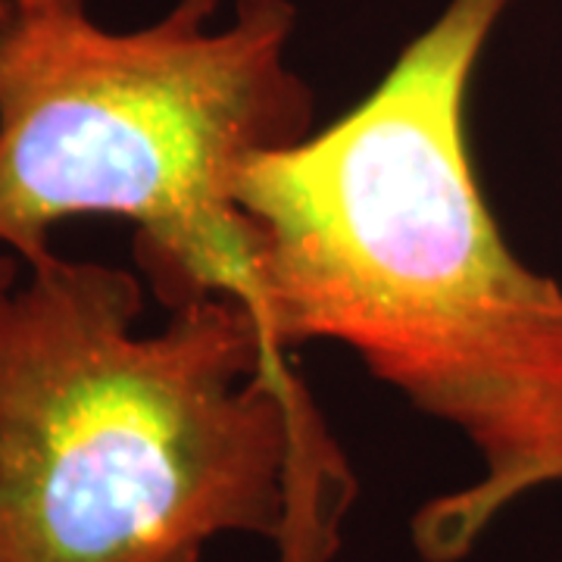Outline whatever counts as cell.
I'll list each match as a JSON object with an SVG mask.
<instances>
[{"label": "cell", "mask_w": 562, "mask_h": 562, "mask_svg": "<svg viewBox=\"0 0 562 562\" xmlns=\"http://www.w3.org/2000/svg\"><path fill=\"white\" fill-rule=\"evenodd\" d=\"M294 32L288 0H235L228 16L225 0H176L140 29L103 25L91 0H13L0 38V250L32 266L63 222L125 220L169 313L228 297L266 331L238 181L313 132Z\"/></svg>", "instance_id": "obj_3"}, {"label": "cell", "mask_w": 562, "mask_h": 562, "mask_svg": "<svg viewBox=\"0 0 562 562\" xmlns=\"http://www.w3.org/2000/svg\"><path fill=\"white\" fill-rule=\"evenodd\" d=\"M140 313V276L60 254L0 291V562H201L222 535L335 560L357 475L257 316Z\"/></svg>", "instance_id": "obj_2"}, {"label": "cell", "mask_w": 562, "mask_h": 562, "mask_svg": "<svg viewBox=\"0 0 562 562\" xmlns=\"http://www.w3.org/2000/svg\"><path fill=\"white\" fill-rule=\"evenodd\" d=\"M513 3L447 0L357 106L238 181L272 347L344 344L482 460L413 516L425 562L465 560L562 482V284L513 254L465 140L469 85Z\"/></svg>", "instance_id": "obj_1"}, {"label": "cell", "mask_w": 562, "mask_h": 562, "mask_svg": "<svg viewBox=\"0 0 562 562\" xmlns=\"http://www.w3.org/2000/svg\"><path fill=\"white\" fill-rule=\"evenodd\" d=\"M10 10H13V0H0V38H3L7 20H10Z\"/></svg>", "instance_id": "obj_5"}, {"label": "cell", "mask_w": 562, "mask_h": 562, "mask_svg": "<svg viewBox=\"0 0 562 562\" xmlns=\"http://www.w3.org/2000/svg\"><path fill=\"white\" fill-rule=\"evenodd\" d=\"M22 276V262L13 257V254H7V250H0V291H7V288H13Z\"/></svg>", "instance_id": "obj_4"}]
</instances>
